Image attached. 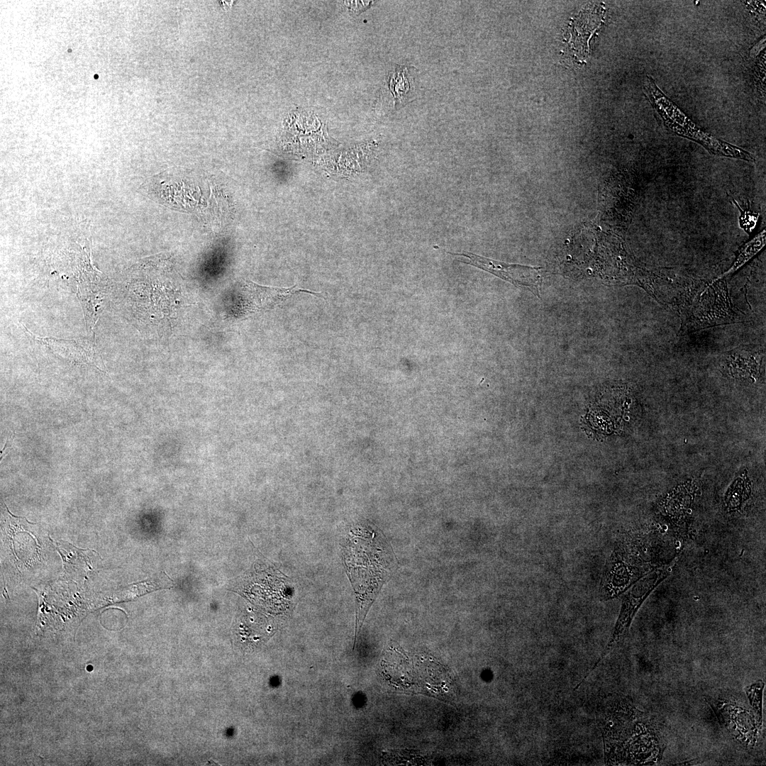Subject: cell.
Wrapping results in <instances>:
<instances>
[{
  "mask_svg": "<svg viewBox=\"0 0 766 766\" xmlns=\"http://www.w3.org/2000/svg\"><path fill=\"white\" fill-rule=\"evenodd\" d=\"M645 89L663 123L672 132L696 141L712 154L748 162L755 161L753 155L749 152L703 131L665 96L651 77L647 78Z\"/></svg>",
  "mask_w": 766,
  "mask_h": 766,
  "instance_id": "1",
  "label": "cell"
},
{
  "mask_svg": "<svg viewBox=\"0 0 766 766\" xmlns=\"http://www.w3.org/2000/svg\"><path fill=\"white\" fill-rule=\"evenodd\" d=\"M677 560V558H675L668 565L646 574L623 594L620 613L610 639L599 658L587 675L579 682L576 689L582 684L586 677L601 662L603 659L625 638L638 609L652 591L670 574Z\"/></svg>",
  "mask_w": 766,
  "mask_h": 766,
  "instance_id": "2",
  "label": "cell"
},
{
  "mask_svg": "<svg viewBox=\"0 0 766 766\" xmlns=\"http://www.w3.org/2000/svg\"><path fill=\"white\" fill-rule=\"evenodd\" d=\"M733 696L708 699L720 724L731 738L746 749L757 746L762 720Z\"/></svg>",
  "mask_w": 766,
  "mask_h": 766,
  "instance_id": "3",
  "label": "cell"
},
{
  "mask_svg": "<svg viewBox=\"0 0 766 766\" xmlns=\"http://www.w3.org/2000/svg\"><path fill=\"white\" fill-rule=\"evenodd\" d=\"M449 253L466 258L463 261L465 263L487 271L518 287L527 289L540 297L539 288L542 282L540 267L508 264L467 252Z\"/></svg>",
  "mask_w": 766,
  "mask_h": 766,
  "instance_id": "4",
  "label": "cell"
},
{
  "mask_svg": "<svg viewBox=\"0 0 766 766\" xmlns=\"http://www.w3.org/2000/svg\"><path fill=\"white\" fill-rule=\"evenodd\" d=\"M299 292H306L322 297L321 294L298 288L296 285L289 288H278L246 281L240 287L237 296L238 314L248 317L266 311Z\"/></svg>",
  "mask_w": 766,
  "mask_h": 766,
  "instance_id": "5",
  "label": "cell"
},
{
  "mask_svg": "<svg viewBox=\"0 0 766 766\" xmlns=\"http://www.w3.org/2000/svg\"><path fill=\"white\" fill-rule=\"evenodd\" d=\"M33 337V341L40 347H43L48 352H52L60 357L73 360L77 362H85L94 365L100 360L96 350L94 340L89 339L62 340L50 338Z\"/></svg>",
  "mask_w": 766,
  "mask_h": 766,
  "instance_id": "6",
  "label": "cell"
},
{
  "mask_svg": "<svg viewBox=\"0 0 766 766\" xmlns=\"http://www.w3.org/2000/svg\"><path fill=\"white\" fill-rule=\"evenodd\" d=\"M389 86L398 102L408 101L414 96V77L411 76L408 67H399L392 74Z\"/></svg>",
  "mask_w": 766,
  "mask_h": 766,
  "instance_id": "7",
  "label": "cell"
},
{
  "mask_svg": "<svg viewBox=\"0 0 766 766\" xmlns=\"http://www.w3.org/2000/svg\"><path fill=\"white\" fill-rule=\"evenodd\" d=\"M766 241L765 229L762 230L742 248L736 262L725 274L732 273L743 265L765 245Z\"/></svg>",
  "mask_w": 766,
  "mask_h": 766,
  "instance_id": "8",
  "label": "cell"
},
{
  "mask_svg": "<svg viewBox=\"0 0 766 766\" xmlns=\"http://www.w3.org/2000/svg\"><path fill=\"white\" fill-rule=\"evenodd\" d=\"M765 682L759 679L745 688L750 706L756 715L762 720V693Z\"/></svg>",
  "mask_w": 766,
  "mask_h": 766,
  "instance_id": "9",
  "label": "cell"
},
{
  "mask_svg": "<svg viewBox=\"0 0 766 766\" xmlns=\"http://www.w3.org/2000/svg\"><path fill=\"white\" fill-rule=\"evenodd\" d=\"M219 2H220V4L221 5V6L224 9L225 11H228V10L231 9V5L233 4V1H221Z\"/></svg>",
  "mask_w": 766,
  "mask_h": 766,
  "instance_id": "10",
  "label": "cell"
}]
</instances>
